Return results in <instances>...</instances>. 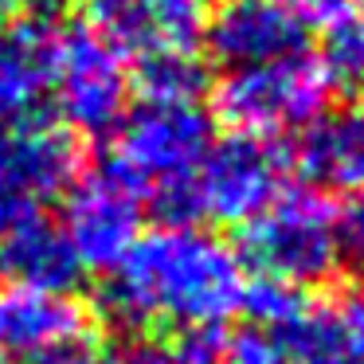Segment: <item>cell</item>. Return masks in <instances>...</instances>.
Wrapping results in <instances>:
<instances>
[{"instance_id": "21", "label": "cell", "mask_w": 364, "mask_h": 364, "mask_svg": "<svg viewBox=\"0 0 364 364\" xmlns=\"http://www.w3.org/2000/svg\"><path fill=\"white\" fill-rule=\"evenodd\" d=\"M337 231H341V255L364 274V188L353 192L345 212H337Z\"/></svg>"}, {"instance_id": "3", "label": "cell", "mask_w": 364, "mask_h": 364, "mask_svg": "<svg viewBox=\"0 0 364 364\" xmlns=\"http://www.w3.org/2000/svg\"><path fill=\"white\" fill-rule=\"evenodd\" d=\"M243 255L259 278L282 286H317L341 262L337 208L317 188H282L255 220L243 223Z\"/></svg>"}, {"instance_id": "13", "label": "cell", "mask_w": 364, "mask_h": 364, "mask_svg": "<svg viewBox=\"0 0 364 364\" xmlns=\"http://www.w3.org/2000/svg\"><path fill=\"white\" fill-rule=\"evenodd\" d=\"M0 270L9 274V282L51 294H71L82 278V262L67 243L63 228L40 212L0 239Z\"/></svg>"}, {"instance_id": "24", "label": "cell", "mask_w": 364, "mask_h": 364, "mask_svg": "<svg viewBox=\"0 0 364 364\" xmlns=\"http://www.w3.org/2000/svg\"><path fill=\"white\" fill-rule=\"evenodd\" d=\"M28 4H32V0H0V28L24 16V9H28Z\"/></svg>"}, {"instance_id": "18", "label": "cell", "mask_w": 364, "mask_h": 364, "mask_svg": "<svg viewBox=\"0 0 364 364\" xmlns=\"http://www.w3.org/2000/svg\"><path fill=\"white\" fill-rule=\"evenodd\" d=\"M223 364H294L290 356V329L243 321L235 333H228Z\"/></svg>"}, {"instance_id": "1", "label": "cell", "mask_w": 364, "mask_h": 364, "mask_svg": "<svg viewBox=\"0 0 364 364\" xmlns=\"http://www.w3.org/2000/svg\"><path fill=\"white\" fill-rule=\"evenodd\" d=\"M247 274L239 251L192 223L141 231L106 270L102 309L126 329L228 325L243 309Z\"/></svg>"}, {"instance_id": "6", "label": "cell", "mask_w": 364, "mask_h": 364, "mask_svg": "<svg viewBox=\"0 0 364 364\" xmlns=\"http://www.w3.org/2000/svg\"><path fill=\"white\" fill-rule=\"evenodd\" d=\"M51 90L59 95L67 129L106 134L126 118L134 75L126 67V55L98 28L82 24L63 32V40H59V67Z\"/></svg>"}, {"instance_id": "4", "label": "cell", "mask_w": 364, "mask_h": 364, "mask_svg": "<svg viewBox=\"0 0 364 364\" xmlns=\"http://www.w3.org/2000/svg\"><path fill=\"white\" fill-rule=\"evenodd\" d=\"M333 79L321 59L286 55L274 63L228 67L212 90V110L231 134L247 137H278L286 129L314 126L333 98Z\"/></svg>"}, {"instance_id": "14", "label": "cell", "mask_w": 364, "mask_h": 364, "mask_svg": "<svg viewBox=\"0 0 364 364\" xmlns=\"http://www.w3.org/2000/svg\"><path fill=\"white\" fill-rule=\"evenodd\" d=\"M294 364H364V290L306 301L290 329Z\"/></svg>"}, {"instance_id": "22", "label": "cell", "mask_w": 364, "mask_h": 364, "mask_svg": "<svg viewBox=\"0 0 364 364\" xmlns=\"http://www.w3.org/2000/svg\"><path fill=\"white\" fill-rule=\"evenodd\" d=\"M102 364H176L173 353L165 345H153V341H129L118 345L102 356Z\"/></svg>"}, {"instance_id": "2", "label": "cell", "mask_w": 364, "mask_h": 364, "mask_svg": "<svg viewBox=\"0 0 364 364\" xmlns=\"http://www.w3.org/2000/svg\"><path fill=\"white\" fill-rule=\"evenodd\" d=\"M212 149V118L200 102H141L118 122L110 168L168 215H192V184Z\"/></svg>"}, {"instance_id": "7", "label": "cell", "mask_w": 364, "mask_h": 364, "mask_svg": "<svg viewBox=\"0 0 364 364\" xmlns=\"http://www.w3.org/2000/svg\"><path fill=\"white\" fill-rule=\"evenodd\" d=\"M145 200L110 165L67 188L63 235L75 247L82 270H110L141 235Z\"/></svg>"}, {"instance_id": "5", "label": "cell", "mask_w": 364, "mask_h": 364, "mask_svg": "<svg viewBox=\"0 0 364 364\" xmlns=\"http://www.w3.org/2000/svg\"><path fill=\"white\" fill-rule=\"evenodd\" d=\"M286 168L290 153L274 137L231 134L212 141L192 184V215L243 228L286 188Z\"/></svg>"}, {"instance_id": "25", "label": "cell", "mask_w": 364, "mask_h": 364, "mask_svg": "<svg viewBox=\"0 0 364 364\" xmlns=\"http://www.w3.org/2000/svg\"><path fill=\"white\" fill-rule=\"evenodd\" d=\"M28 364H82V353H71V356H43V360H28Z\"/></svg>"}, {"instance_id": "27", "label": "cell", "mask_w": 364, "mask_h": 364, "mask_svg": "<svg viewBox=\"0 0 364 364\" xmlns=\"http://www.w3.org/2000/svg\"><path fill=\"white\" fill-rule=\"evenodd\" d=\"M360 4H364V0H360Z\"/></svg>"}, {"instance_id": "23", "label": "cell", "mask_w": 364, "mask_h": 364, "mask_svg": "<svg viewBox=\"0 0 364 364\" xmlns=\"http://www.w3.org/2000/svg\"><path fill=\"white\" fill-rule=\"evenodd\" d=\"M28 215H36V204L20 196V192L9 184V176L0 173V239L9 235L12 228H20Z\"/></svg>"}, {"instance_id": "9", "label": "cell", "mask_w": 364, "mask_h": 364, "mask_svg": "<svg viewBox=\"0 0 364 364\" xmlns=\"http://www.w3.org/2000/svg\"><path fill=\"white\" fill-rule=\"evenodd\" d=\"M95 28L122 55H196L204 9L200 0H95Z\"/></svg>"}, {"instance_id": "8", "label": "cell", "mask_w": 364, "mask_h": 364, "mask_svg": "<svg viewBox=\"0 0 364 364\" xmlns=\"http://www.w3.org/2000/svg\"><path fill=\"white\" fill-rule=\"evenodd\" d=\"M90 345V317L71 294L36 286H0V356L4 360H43L71 356Z\"/></svg>"}, {"instance_id": "11", "label": "cell", "mask_w": 364, "mask_h": 364, "mask_svg": "<svg viewBox=\"0 0 364 364\" xmlns=\"http://www.w3.org/2000/svg\"><path fill=\"white\" fill-rule=\"evenodd\" d=\"M59 40V24L43 12L0 28V134L32 118L43 95L55 87Z\"/></svg>"}, {"instance_id": "15", "label": "cell", "mask_w": 364, "mask_h": 364, "mask_svg": "<svg viewBox=\"0 0 364 364\" xmlns=\"http://www.w3.org/2000/svg\"><path fill=\"white\" fill-rule=\"evenodd\" d=\"M298 165L314 181L337 188H364V98H353L337 114H321L298 145Z\"/></svg>"}, {"instance_id": "26", "label": "cell", "mask_w": 364, "mask_h": 364, "mask_svg": "<svg viewBox=\"0 0 364 364\" xmlns=\"http://www.w3.org/2000/svg\"><path fill=\"white\" fill-rule=\"evenodd\" d=\"M200 4H204V0H200Z\"/></svg>"}, {"instance_id": "17", "label": "cell", "mask_w": 364, "mask_h": 364, "mask_svg": "<svg viewBox=\"0 0 364 364\" xmlns=\"http://www.w3.org/2000/svg\"><path fill=\"white\" fill-rule=\"evenodd\" d=\"M333 87H360L364 82V16H345L329 28L321 55Z\"/></svg>"}, {"instance_id": "10", "label": "cell", "mask_w": 364, "mask_h": 364, "mask_svg": "<svg viewBox=\"0 0 364 364\" xmlns=\"http://www.w3.org/2000/svg\"><path fill=\"white\" fill-rule=\"evenodd\" d=\"M79 165L82 145L67 126L28 118L0 134V173L36 208L67 196V188L79 181Z\"/></svg>"}, {"instance_id": "16", "label": "cell", "mask_w": 364, "mask_h": 364, "mask_svg": "<svg viewBox=\"0 0 364 364\" xmlns=\"http://www.w3.org/2000/svg\"><path fill=\"white\" fill-rule=\"evenodd\" d=\"M200 87H204V71H200L196 55H157L141 59L137 71V90L141 102H196Z\"/></svg>"}, {"instance_id": "19", "label": "cell", "mask_w": 364, "mask_h": 364, "mask_svg": "<svg viewBox=\"0 0 364 364\" xmlns=\"http://www.w3.org/2000/svg\"><path fill=\"white\" fill-rule=\"evenodd\" d=\"M223 345H228L223 325H200V329L176 333V345L168 353L176 364H223Z\"/></svg>"}, {"instance_id": "20", "label": "cell", "mask_w": 364, "mask_h": 364, "mask_svg": "<svg viewBox=\"0 0 364 364\" xmlns=\"http://www.w3.org/2000/svg\"><path fill=\"white\" fill-rule=\"evenodd\" d=\"M282 12H290L301 28H333L353 16V0H274Z\"/></svg>"}, {"instance_id": "12", "label": "cell", "mask_w": 364, "mask_h": 364, "mask_svg": "<svg viewBox=\"0 0 364 364\" xmlns=\"http://www.w3.org/2000/svg\"><path fill=\"white\" fill-rule=\"evenodd\" d=\"M204 40L220 63L255 67L298 55L306 48V28L274 0H223L212 24H204Z\"/></svg>"}]
</instances>
